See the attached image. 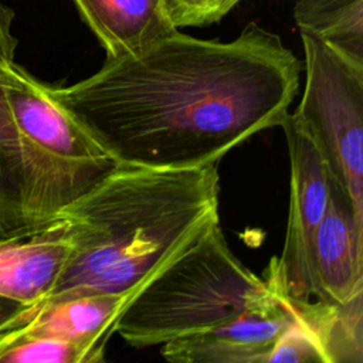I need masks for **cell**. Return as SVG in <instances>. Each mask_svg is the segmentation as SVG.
<instances>
[{
	"mask_svg": "<svg viewBox=\"0 0 363 363\" xmlns=\"http://www.w3.org/2000/svg\"><path fill=\"white\" fill-rule=\"evenodd\" d=\"M284 129L291 166L289 208L284 248L275 255L281 286L286 296L315 299L309 277L311 245L329 204L332 179L308 129L292 112Z\"/></svg>",
	"mask_w": 363,
	"mask_h": 363,
	"instance_id": "6",
	"label": "cell"
},
{
	"mask_svg": "<svg viewBox=\"0 0 363 363\" xmlns=\"http://www.w3.org/2000/svg\"><path fill=\"white\" fill-rule=\"evenodd\" d=\"M0 88L16 129L47 173L61 213L118 166L52 98L48 85L16 62H0Z\"/></svg>",
	"mask_w": 363,
	"mask_h": 363,
	"instance_id": "5",
	"label": "cell"
},
{
	"mask_svg": "<svg viewBox=\"0 0 363 363\" xmlns=\"http://www.w3.org/2000/svg\"><path fill=\"white\" fill-rule=\"evenodd\" d=\"M60 213L47 173L16 129L0 88V235L48 223Z\"/></svg>",
	"mask_w": 363,
	"mask_h": 363,
	"instance_id": "9",
	"label": "cell"
},
{
	"mask_svg": "<svg viewBox=\"0 0 363 363\" xmlns=\"http://www.w3.org/2000/svg\"><path fill=\"white\" fill-rule=\"evenodd\" d=\"M218 194L217 163L191 169L118 164L58 216L69 224L72 250L45 299L132 298L220 223Z\"/></svg>",
	"mask_w": 363,
	"mask_h": 363,
	"instance_id": "2",
	"label": "cell"
},
{
	"mask_svg": "<svg viewBox=\"0 0 363 363\" xmlns=\"http://www.w3.org/2000/svg\"><path fill=\"white\" fill-rule=\"evenodd\" d=\"M306 81L296 118L316 143L332 182L363 224V62L299 31Z\"/></svg>",
	"mask_w": 363,
	"mask_h": 363,
	"instance_id": "4",
	"label": "cell"
},
{
	"mask_svg": "<svg viewBox=\"0 0 363 363\" xmlns=\"http://www.w3.org/2000/svg\"><path fill=\"white\" fill-rule=\"evenodd\" d=\"M23 308H26V306L13 299L0 296V332L6 330L9 328L11 320L20 313V311Z\"/></svg>",
	"mask_w": 363,
	"mask_h": 363,
	"instance_id": "17",
	"label": "cell"
},
{
	"mask_svg": "<svg viewBox=\"0 0 363 363\" xmlns=\"http://www.w3.org/2000/svg\"><path fill=\"white\" fill-rule=\"evenodd\" d=\"M271 292L269 277L247 268L216 223L126 302L113 332L138 349L162 346L216 328Z\"/></svg>",
	"mask_w": 363,
	"mask_h": 363,
	"instance_id": "3",
	"label": "cell"
},
{
	"mask_svg": "<svg viewBox=\"0 0 363 363\" xmlns=\"http://www.w3.org/2000/svg\"><path fill=\"white\" fill-rule=\"evenodd\" d=\"M264 274L272 282L269 296L216 328L163 343L160 354L172 363H265L279 336L294 323L296 303L281 286L275 257Z\"/></svg>",
	"mask_w": 363,
	"mask_h": 363,
	"instance_id": "7",
	"label": "cell"
},
{
	"mask_svg": "<svg viewBox=\"0 0 363 363\" xmlns=\"http://www.w3.org/2000/svg\"><path fill=\"white\" fill-rule=\"evenodd\" d=\"M309 277L313 298L326 303H346L363 294V224L333 182L312 240Z\"/></svg>",
	"mask_w": 363,
	"mask_h": 363,
	"instance_id": "8",
	"label": "cell"
},
{
	"mask_svg": "<svg viewBox=\"0 0 363 363\" xmlns=\"http://www.w3.org/2000/svg\"><path fill=\"white\" fill-rule=\"evenodd\" d=\"M130 299L125 294H91L44 299L26 306L9 329L48 335L78 343L104 360L105 345L113 333L118 315Z\"/></svg>",
	"mask_w": 363,
	"mask_h": 363,
	"instance_id": "11",
	"label": "cell"
},
{
	"mask_svg": "<svg viewBox=\"0 0 363 363\" xmlns=\"http://www.w3.org/2000/svg\"><path fill=\"white\" fill-rule=\"evenodd\" d=\"M14 11L0 3V62H14V54L17 48V38L11 34V23Z\"/></svg>",
	"mask_w": 363,
	"mask_h": 363,
	"instance_id": "16",
	"label": "cell"
},
{
	"mask_svg": "<svg viewBox=\"0 0 363 363\" xmlns=\"http://www.w3.org/2000/svg\"><path fill=\"white\" fill-rule=\"evenodd\" d=\"M176 28L199 27L220 21L242 0H166Z\"/></svg>",
	"mask_w": 363,
	"mask_h": 363,
	"instance_id": "15",
	"label": "cell"
},
{
	"mask_svg": "<svg viewBox=\"0 0 363 363\" xmlns=\"http://www.w3.org/2000/svg\"><path fill=\"white\" fill-rule=\"evenodd\" d=\"M0 333H1V332H0Z\"/></svg>",
	"mask_w": 363,
	"mask_h": 363,
	"instance_id": "18",
	"label": "cell"
},
{
	"mask_svg": "<svg viewBox=\"0 0 363 363\" xmlns=\"http://www.w3.org/2000/svg\"><path fill=\"white\" fill-rule=\"evenodd\" d=\"M106 58L135 54L174 33L166 0H72Z\"/></svg>",
	"mask_w": 363,
	"mask_h": 363,
	"instance_id": "12",
	"label": "cell"
},
{
	"mask_svg": "<svg viewBox=\"0 0 363 363\" xmlns=\"http://www.w3.org/2000/svg\"><path fill=\"white\" fill-rule=\"evenodd\" d=\"M301 71L281 37L251 21L227 43L176 30L135 54L106 58L85 79L48 89L116 164L191 169L218 163L279 126Z\"/></svg>",
	"mask_w": 363,
	"mask_h": 363,
	"instance_id": "1",
	"label": "cell"
},
{
	"mask_svg": "<svg viewBox=\"0 0 363 363\" xmlns=\"http://www.w3.org/2000/svg\"><path fill=\"white\" fill-rule=\"evenodd\" d=\"M294 17L299 31L363 62V0H298Z\"/></svg>",
	"mask_w": 363,
	"mask_h": 363,
	"instance_id": "13",
	"label": "cell"
},
{
	"mask_svg": "<svg viewBox=\"0 0 363 363\" xmlns=\"http://www.w3.org/2000/svg\"><path fill=\"white\" fill-rule=\"evenodd\" d=\"M72 250L67 218L31 225L0 240V296L24 306L54 289Z\"/></svg>",
	"mask_w": 363,
	"mask_h": 363,
	"instance_id": "10",
	"label": "cell"
},
{
	"mask_svg": "<svg viewBox=\"0 0 363 363\" xmlns=\"http://www.w3.org/2000/svg\"><path fill=\"white\" fill-rule=\"evenodd\" d=\"M101 362L86 347L23 329L0 333V363H94Z\"/></svg>",
	"mask_w": 363,
	"mask_h": 363,
	"instance_id": "14",
	"label": "cell"
}]
</instances>
